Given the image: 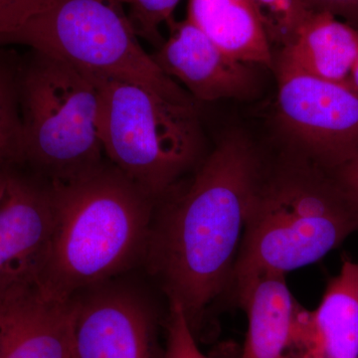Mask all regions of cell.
Returning a JSON list of instances; mask_svg holds the SVG:
<instances>
[{"instance_id":"obj_8","label":"cell","mask_w":358,"mask_h":358,"mask_svg":"<svg viewBox=\"0 0 358 358\" xmlns=\"http://www.w3.org/2000/svg\"><path fill=\"white\" fill-rule=\"evenodd\" d=\"M52 229L50 182L9 173L0 204V305L40 296Z\"/></svg>"},{"instance_id":"obj_22","label":"cell","mask_w":358,"mask_h":358,"mask_svg":"<svg viewBox=\"0 0 358 358\" xmlns=\"http://www.w3.org/2000/svg\"><path fill=\"white\" fill-rule=\"evenodd\" d=\"M336 176L358 199V154L339 166Z\"/></svg>"},{"instance_id":"obj_4","label":"cell","mask_w":358,"mask_h":358,"mask_svg":"<svg viewBox=\"0 0 358 358\" xmlns=\"http://www.w3.org/2000/svg\"><path fill=\"white\" fill-rule=\"evenodd\" d=\"M91 75L100 96L99 133L105 157L159 201L196 166L202 136L194 103L140 85Z\"/></svg>"},{"instance_id":"obj_6","label":"cell","mask_w":358,"mask_h":358,"mask_svg":"<svg viewBox=\"0 0 358 358\" xmlns=\"http://www.w3.org/2000/svg\"><path fill=\"white\" fill-rule=\"evenodd\" d=\"M10 43L28 45L88 74L140 85L178 102H194L143 48L122 0H54Z\"/></svg>"},{"instance_id":"obj_15","label":"cell","mask_w":358,"mask_h":358,"mask_svg":"<svg viewBox=\"0 0 358 358\" xmlns=\"http://www.w3.org/2000/svg\"><path fill=\"white\" fill-rule=\"evenodd\" d=\"M186 18L231 57L274 65L270 39L252 0H188Z\"/></svg>"},{"instance_id":"obj_18","label":"cell","mask_w":358,"mask_h":358,"mask_svg":"<svg viewBox=\"0 0 358 358\" xmlns=\"http://www.w3.org/2000/svg\"><path fill=\"white\" fill-rule=\"evenodd\" d=\"M128 6L129 17L136 35L159 48L164 43L160 26L173 21L180 0H122Z\"/></svg>"},{"instance_id":"obj_13","label":"cell","mask_w":358,"mask_h":358,"mask_svg":"<svg viewBox=\"0 0 358 358\" xmlns=\"http://www.w3.org/2000/svg\"><path fill=\"white\" fill-rule=\"evenodd\" d=\"M0 358H72L70 301L36 296L0 305Z\"/></svg>"},{"instance_id":"obj_9","label":"cell","mask_w":358,"mask_h":358,"mask_svg":"<svg viewBox=\"0 0 358 358\" xmlns=\"http://www.w3.org/2000/svg\"><path fill=\"white\" fill-rule=\"evenodd\" d=\"M69 301L72 358H155L154 313L134 289L107 281Z\"/></svg>"},{"instance_id":"obj_20","label":"cell","mask_w":358,"mask_h":358,"mask_svg":"<svg viewBox=\"0 0 358 358\" xmlns=\"http://www.w3.org/2000/svg\"><path fill=\"white\" fill-rule=\"evenodd\" d=\"M54 0H0V44L10 40L33 17Z\"/></svg>"},{"instance_id":"obj_19","label":"cell","mask_w":358,"mask_h":358,"mask_svg":"<svg viewBox=\"0 0 358 358\" xmlns=\"http://www.w3.org/2000/svg\"><path fill=\"white\" fill-rule=\"evenodd\" d=\"M167 341L164 358H210L199 350L192 324L178 301H169Z\"/></svg>"},{"instance_id":"obj_21","label":"cell","mask_w":358,"mask_h":358,"mask_svg":"<svg viewBox=\"0 0 358 358\" xmlns=\"http://www.w3.org/2000/svg\"><path fill=\"white\" fill-rule=\"evenodd\" d=\"M310 11H324L358 22V0H305Z\"/></svg>"},{"instance_id":"obj_1","label":"cell","mask_w":358,"mask_h":358,"mask_svg":"<svg viewBox=\"0 0 358 358\" xmlns=\"http://www.w3.org/2000/svg\"><path fill=\"white\" fill-rule=\"evenodd\" d=\"M261 166L246 138L230 134L185 192L155 210L143 263L192 327L232 278Z\"/></svg>"},{"instance_id":"obj_24","label":"cell","mask_w":358,"mask_h":358,"mask_svg":"<svg viewBox=\"0 0 358 358\" xmlns=\"http://www.w3.org/2000/svg\"><path fill=\"white\" fill-rule=\"evenodd\" d=\"M348 83L352 85V88L358 91V57L357 61H355V65H353L350 79H348Z\"/></svg>"},{"instance_id":"obj_16","label":"cell","mask_w":358,"mask_h":358,"mask_svg":"<svg viewBox=\"0 0 358 358\" xmlns=\"http://www.w3.org/2000/svg\"><path fill=\"white\" fill-rule=\"evenodd\" d=\"M22 121L20 85L0 68V164L21 162Z\"/></svg>"},{"instance_id":"obj_14","label":"cell","mask_w":358,"mask_h":358,"mask_svg":"<svg viewBox=\"0 0 358 358\" xmlns=\"http://www.w3.org/2000/svg\"><path fill=\"white\" fill-rule=\"evenodd\" d=\"M358 57V30L329 13L308 15L280 53L277 69L348 83Z\"/></svg>"},{"instance_id":"obj_17","label":"cell","mask_w":358,"mask_h":358,"mask_svg":"<svg viewBox=\"0 0 358 358\" xmlns=\"http://www.w3.org/2000/svg\"><path fill=\"white\" fill-rule=\"evenodd\" d=\"M267 32L271 43L282 48L294 38L299 28L313 13L305 0H252Z\"/></svg>"},{"instance_id":"obj_5","label":"cell","mask_w":358,"mask_h":358,"mask_svg":"<svg viewBox=\"0 0 358 358\" xmlns=\"http://www.w3.org/2000/svg\"><path fill=\"white\" fill-rule=\"evenodd\" d=\"M21 162L48 181L68 180L105 162L100 96L93 77L64 60L34 51L20 82Z\"/></svg>"},{"instance_id":"obj_11","label":"cell","mask_w":358,"mask_h":358,"mask_svg":"<svg viewBox=\"0 0 358 358\" xmlns=\"http://www.w3.org/2000/svg\"><path fill=\"white\" fill-rule=\"evenodd\" d=\"M291 355L358 358V263H343L315 310L301 308Z\"/></svg>"},{"instance_id":"obj_10","label":"cell","mask_w":358,"mask_h":358,"mask_svg":"<svg viewBox=\"0 0 358 358\" xmlns=\"http://www.w3.org/2000/svg\"><path fill=\"white\" fill-rule=\"evenodd\" d=\"M169 27V38L152 57L166 76L185 85L194 100L247 98L255 91L251 65L221 50L188 18L171 21Z\"/></svg>"},{"instance_id":"obj_23","label":"cell","mask_w":358,"mask_h":358,"mask_svg":"<svg viewBox=\"0 0 358 358\" xmlns=\"http://www.w3.org/2000/svg\"><path fill=\"white\" fill-rule=\"evenodd\" d=\"M9 173L0 167V204L6 192L7 181H8Z\"/></svg>"},{"instance_id":"obj_7","label":"cell","mask_w":358,"mask_h":358,"mask_svg":"<svg viewBox=\"0 0 358 358\" xmlns=\"http://www.w3.org/2000/svg\"><path fill=\"white\" fill-rule=\"evenodd\" d=\"M278 113L310 160L338 169L358 154V91L296 71L277 69Z\"/></svg>"},{"instance_id":"obj_2","label":"cell","mask_w":358,"mask_h":358,"mask_svg":"<svg viewBox=\"0 0 358 358\" xmlns=\"http://www.w3.org/2000/svg\"><path fill=\"white\" fill-rule=\"evenodd\" d=\"M49 182L53 229L42 299L66 303L145 261L157 200L109 160L76 178Z\"/></svg>"},{"instance_id":"obj_3","label":"cell","mask_w":358,"mask_h":358,"mask_svg":"<svg viewBox=\"0 0 358 358\" xmlns=\"http://www.w3.org/2000/svg\"><path fill=\"white\" fill-rule=\"evenodd\" d=\"M358 232V199L315 162L261 166L247 207L232 278L273 270L287 274L324 258Z\"/></svg>"},{"instance_id":"obj_12","label":"cell","mask_w":358,"mask_h":358,"mask_svg":"<svg viewBox=\"0 0 358 358\" xmlns=\"http://www.w3.org/2000/svg\"><path fill=\"white\" fill-rule=\"evenodd\" d=\"M286 274L260 270L233 280L248 331L240 358H291L301 308L287 285Z\"/></svg>"}]
</instances>
